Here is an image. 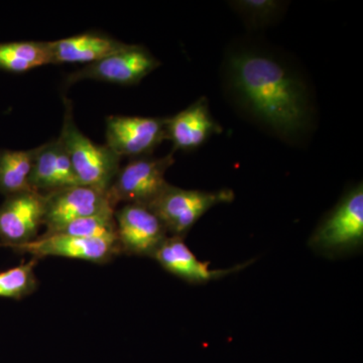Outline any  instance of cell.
<instances>
[{"instance_id":"17","label":"cell","mask_w":363,"mask_h":363,"mask_svg":"<svg viewBox=\"0 0 363 363\" xmlns=\"http://www.w3.org/2000/svg\"><path fill=\"white\" fill-rule=\"evenodd\" d=\"M52 64L48 42L0 43V70L23 73Z\"/></svg>"},{"instance_id":"12","label":"cell","mask_w":363,"mask_h":363,"mask_svg":"<svg viewBox=\"0 0 363 363\" xmlns=\"http://www.w3.org/2000/svg\"><path fill=\"white\" fill-rule=\"evenodd\" d=\"M152 259L157 260L164 271L195 285L224 278L245 269L252 262H245L230 269H211L209 262H201L196 257L192 250L186 245L184 238L175 236H169L155 253Z\"/></svg>"},{"instance_id":"20","label":"cell","mask_w":363,"mask_h":363,"mask_svg":"<svg viewBox=\"0 0 363 363\" xmlns=\"http://www.w3.org/2000/svg\"><path fill=\"white\" fill-rule=\"evenodd\" d=\"M231 6L248 25L257 28L269 25L276 20L284 4L277 0H240L231 2Z\"/></svg>"},{"instance_id":"8","label":"cell","mask_w":363,"mask_h":363,"mask_svg":"<svg viewBox=\"0 0 363 363\" xmlns=\"http://www.w3.org/2000/svg\"><path fill=\"white\" fill-rule=\"evenodd\" d=\"M116 240L121 253L154 257L169 234L156 214L147 206L125 204L114 211Z\"/></svg>"},{"instance_id":"19","label":"cell","mask_w":363,"mask_h":363,"mask_svg":"<svg viewBox=\"0 0 363 363\" xmlns=\"http://www.w3.org/2000/svg\"><path fill=\"white\" fill-rule=\"evenodd\" d=\"M114 211L116 210H111V211L102 212V213L93 215V216L78 219V220L70 222L55 233L50 234H65V235L77 236V238L116 240Z\"/></svg>"},{"instance_id":"1","label":"cell","mask_w":363,"mask_h":363,"mask_svg":"<svg viewBox=\"0 0 363 363\" xmlns=\"http://www.w3.org/2000/svg\"><path fill=\"white\" fill-rule=\"evenodd\" d=\"M225 77L236 104L279 138L294 140L309 128L311 100L307 86L276 55L238 50L227 59Z\"/></svg>"},{"instance_id":"5","label":"cell","mask_w":363,"mask_h":363,"mask_svg":"<svg viewBox=\"0 0 363 363\" xmlns=\"http://www.w3.org/2000/svg\"><path fill=\"white\" fill-rule=\"evenodd\" d=\"M173 154L162 157H135L118 173L107 191L112 206L136 204L149 206L169 185L167 171L173 166Z\"/></svg>"},{"instance_id":"11","label":"cell","mask_w":363,"mask_h":363,"mask_svg":"<svg viewBox=\"0 0 363 363\" xmlns=\"http://www.w3.org/2000/svg\"><path fill=\"white\" fill-rule=\"evenodd\" d=\"M13 250L28 253L35 259L58 257L87 260L94 264H106L121 255L116 240L77 238L65 234H43Z\"/></svg>"},{"instance_id":"9","label":"cell","mask_w":363,"mask_h":363,"mask_svg":"<svg viewBox=\"0 0 363 363\" xmlns=\"http://www.w3.org/2000/svg\"><path fill=\"white\" fill-rule=\"evenodd\" d=\"M45 195L35 191L9 196L0 206V247L11 250L38 238L44 225Z\"/></svg>"},{"instance_id":"4","label":"cell","mask_w":363,"mask_h":363,"mask_svg":"<svg viewBox=\"0 0 363 363\" xmlns=\"http://www.w3.org/2000/svg\"><path fill=\"white\" fill-rule=\"evenodd\" d=\"M233 199V191L229 189L210 192L186 190L169 184L147 208L164 224L169 236L185 238L191 228L212 207Z\"/></svg>"},{"instance_id":"14","label":"cell","mask_w":363,"mask_h":363,"mask_svg":"<svg viewBox=\"0 0 363 363\" xmlns=\"http://www.w3.org/2000/svg\"><path fill=\"white\" fill-rule=\"evenodd\" d=\"M221 128L209 111L206 98L197 100L185 111L167 117V140L174 149L193 150L201 147Z\"/></svg>"},{"instance_id":"7","label":"cell","mask_w":363,"mask_h":363,"mask_svg":"<svg viewBox=\"0 0 363 363\" xmlns=\"http://www.w3.org/2000/svg\"><path fill=\"white\" fill-rule=\"evenodd\" d=\"M164 140L167 117H107L105 145L121 159L150 156Z\"/></svg>"},{"instance_id":"6","label":"cell","mask_w":363,"mask_h":363,"mask_svg":"<svg viewBox=\"0 0 363 363\" xmlns=\"http://www.w3.org/2000/svg\"><path fill=\"white\" fill-rule=\"evenodd\" d=\"M161 65L145 47L128 44L123 50L106 58L85 65L67 76L66 86L82 80H97L130 86L140 83Z\"/></svg>"},{"instance_id":"2","label":"cell","mask_w":363,"mask_h":363,"mask_svg":"<svg viewBox=\"0 0 363 363\" xmlns=\"http://www.w3.org/2000/svg\"><path fill=\"white\" fill-rule=\"evenodd\" d=\"M65 116L59 138L70 157L79 185L107 192L121 169V157L106 145H97L76 125L72 105L67 98Z\"/></svg>"},{"instance_id":"18","label":"cell","mask_w":363,"mask_h":363,"mask_svg":"<svg viewBox=\"0 0 363 363\" xmlns=\"http://www.w3.org/2000/svg\"><path fill=\"white\" fill-rule=\"evenodd\" d=\"M38 259L0 272V298H21L32 295L38 288L35 267Z\"/></svg>"},{"instance_id":"3","label":"cell","mask_w":363,"mask_h":363,"mask_svg":"<svg viewBox=\"0 0 363 363\" xmlns=\"http://www.w3.org/2000/svg\"><path fill=\"white\" fill-rule=\"evenodd\" d=\"M362 184L346 193L335 208L318 225L310 247L327 255H343L362 247Z\"/></svg>"},{"instance_id":"10","label":"cell","mask_w":363,"mask_h":363,"mask_svg":"<svg viewBox=\"0 0 363 363\" xmlns=\"http://www.w3.org/2000/svg\"><path fill=\"white\" fill-rule=\"evenodd\" d=\"M45 200L44 234L55 233L78 219L116 210L107 192L81 185L45 194Z\"/></svg>"},{"instance_id":"13","label":"cell","mask_w":363,"mask_h":363,"mask_svg":"<svg viewBox=\"0 0 363 363\" xmlns=\"http://www.w3.org/2000/svg\"><path fill=\"white\" fill-rule=\"evenodd\" d=\"M78 185L70 157L59 138L35 147L30 179L33 191L45 195Z\"/></svg>"},{"instance_id":"16","label":"cell","mask_w":363,"mask_h":363,"mask_svg":"<svg viewBox=\"0 0 363 363\" xmlns=\"http://www.w3.org/2000/svg\"><path fill=\"white\" fill-rule=\"evenodd\" d=\"M35 149L0 150V194L9 197L33 191L30 186Z\"/></svg>"},{"instance_id":"15","label":"cell","mask_w":363,"mask_h":363,"mask_svg":"<svg viewBox=\"0 0 363 363\" xmlns=\"http://www.w3.org/2000/svg\"><path fill=\"white\" fill-rule=\"evenodd\" d=\"M52 64H89L106 58L121 51L128 44L101 35L87 33L65 39L48 42Z\"/></svg>"}]
</instances>
